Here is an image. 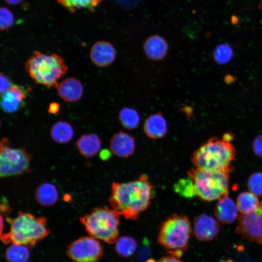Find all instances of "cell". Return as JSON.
I'll use <instances>...</instances> for the list:
<instances>
[{
	"label": "cell",
	"instance_id": "22",
	"mask_svg": "<svg viewBox=\"0 0 262 262\" xmlns=\"http://www.w3.org/2000/svg\"><path fill=\"white\" fill-rule=\"evenodd\" d=\"M260 202L256 195L251 192H243L240 193L236 201V205L239 213L246 214L255 211L259 206Z\"/></svg>",
	"mask_w": 262,
	"mask_h": 262
},
{
	"label": "cell",
	"instance_id": "37",
	"mask_svg": "<svg viewBox=\"0 0 262 262\" xmlns=\"http://www.w3.org/2000/svg\"><path fill=\"white\" fill-rule=\"evenodd\" d=\"M6 3L11 5H16L20 3L23 0H4Z\"/></svg>",
	"mask_w": 262,
	"mask_h": 262
},
{
	"label": "cell",
	"instance_id": "7",
	"mask_svg": "<svg viewBox=\"0 0 262 262\" xmlns=\"http://www.w3.org/2000/svg\"><path fill=\"white\" fill-rule=\"evenodd\" d=\"M119 216L113 209L98 207L81 217L80 221L91 237L111 244L117 239Z\"/></svg>",
	"mask_w": 262,
	"mask_h": 262
},
{
	"label": "cell",
	"instance_id": "15",
	"mask_svg": "<svg viewBox=\"0 0 262 262\" xmlns=\"http://www.w3.org/2000/svg\"><path fill=\"white\" fill-rule=\"evenodd\" d=\"M214 212L217 220L223 224L233 223L240 215L236 203L228 196L218 199Z\"/></svg>",
	"mask_w": 262,
	"mask_h": 262
},
{
	"label": "cell",
	"instance_id": "3",
	"mask_svg": "<svg viewBox=\"0 0 262 262\" xmlns=\"http://www.w3.org/2000/svg\"><path fill=\"white\" fill-rule=\"evenodd\" d=\"M236 155V150L230 142L213 137L194 152L191 160L197 169L230 173Z\"/></svg>",
	"mask_w": 262,
	"mask_h": 262
},
{
	"label": "cell",
	"instance_id": "21",
	"mask_svg": "<svg viewBox=\"0 0 262 262\" xmlns=\"http://www.w3.org/2000/svg\"><path fill=\"white\" fill-rule=\"evenodd\" d=\"M50 133L51 138L56 143L66 144L72 140L74 130L69 123L59 121L52 126Z\"/></svg>",
	"mask_w": 262,
	"mask_h": 262
},
{
	"label": "cell",
	"instance_id": "26",
	"mask_svg": "<svg viewBox=\"0 0 262 262\" xmlns=\"http://www.w3.org/2000/svg\"><path fill=\"white\" fill-rule=\"evenodd\" d=\"M115 249L120 256L127 258L131 256L137 248L136 241L130 236H122L116 241Z\"/></svg>",
	"mask_w": 262,
	"mask_h": 262
},
{
	"label": "cell",
	"instance_id": "2",
	"mask_svg": "<svg viewBox=\"0 0 262 262\" xmlns=\"http://www.w3.org/2000/svg\"><path fill=\"white\" fill-rule=\"evenodd\" d=\"M9 231L0 234L4 244H17L31 247L50 233L45 217H36L28 213L19 212L14 218H7Z\"/></svg>",
	"mask_w": 262,
	"mask_h": 262
},
{
	"label": "cell",
	"instance_id": "16",
	"mask_svg": "<svg viewBox=\"0 0 262 262\" xmlns=\"http://www.w3.org/2000/svg\"><path fill=\"white\" fill-rule=\"evenodd\" d=\"M135 147L133 137L123 131L114 134L110 141L111 150L115 155L120 157H127L132 155Z\"/></svg>",
	"mask_w": 262,
	"mask_h": 262
},
{
	"label": "cell",
	"instance_id": "1",
	"mask_svg": "<svg viewBox=\"0 0 262 262\" xmlns=\"http://www.w3.org/2000/svg\"><path fill=\"white\" fill-rule=\"evenodd\" d=\"M154 195L153 186L147 177L142 175L134 181L114 182L110 204L120 215L127 219L135 220L149 206Z\"/></svg>",
	"mask_w": 262,
	"mask_h": 262
},
{
	"label": "cell",
	"instance_id": "24",
	"mask_svg": "<svg viewBox=\"0 0 262 262\" xmlns=\"http://www.w3.org/2000/svg\"><path fill=\"white\" fill-rule=\"evenodd\" d=\"M103 0H57L71 13L80 9H87L93 12Z\"/></svg>",
	"mask_w": 262,
	"mask_h": 262
},
{
	"label": "cell",
	"instance_id": "4",
	"mask_svg": "<svg viewBox=\"0 0 262 262\" xmlns=\"http://www.w3.org/2000/svg\"><path fill=\"white\" fill-rule=\"evenodd\" d=\"M25 68L35 83L57 88L58 82L67 72L68 66L59 55H48L35 50L25 63Z\"/></svg>",
	"mask_w": 262,
	"mask_h": 262
},
{
	"label": "cell",
	"instance_id": "25",
	"mask_svg": "<svg viewBox=\"0 0 262 262\" xmlns=\"http://www.w3.org/2000/svg\"><path fill=\"white\" fill-rule=\"evenodd\" d=\"M29 247L17 244H12L5 252L8 262H28L30 252Z\"/></svg>",
	"mask_w": 262,
	"mask_h": 262
},
{
	"label": "cell",
	"instance_id": "13",
	"mask_svg": "<svg viewBox=\"0 0 262 262\" xmlns=\"http://www.w3.org/2000/svg\"><path fill=\"white\" fill-rule=\"evenodd\" d=\"M116 55V50L111 43L106 41H98L91 48L89 56L91 61L95 66L104 67L114 62Z\"/></svg>",
	"mask_w": 262,
	"mask_h": 262
},
{
	"label": "cell",
	"instance_id": "20",
	"mask_svg": "<svg viewBox=\"0 0 262 262\" xmlns=\"http://www.w3.org/2000/svg\"><path fill=\"white\" fill-rule=\"evenodd\" d=\"M59 193L56 186L52 183L45 182L40 184L35 192L37 202L44 206H50L57 201Z\"/></svg>",
	"mask_w": 262,
	"mask_h": 262
},
{
	"label": "cell",
	"instance_id": "5",
	"mask_svg": "<svg viewBox=\"0 0 262 262\" xmlns=\"http://www.w3.org/2000/svg\"><path fill=\"white\" fill-rule=\"evenodd\" d=\"M191 232V223L188 217L174 214L163 222L158 240L170 255L180 258L188 247Z\"/></svg>",
	"mask_w": 262,
	"mask_h": 262
},
{
	"label": "cell",
	"instance_id": "33",
	"mask_svg": "<svg viewBox=\"0 0 262 262\" xmlns=\"http://www.w3.org/2000/svg\"><path fill=\"white\" fill-rule=\"evenodd\" d=\"M60 109V104L56 102H52L49 104L48 112L50 114L57 115L59 114Z\"/></svg>",
	"mask_w": 262,
	"mask_h": 262
},
{
	"label": "cell",
	"instance_id": "35",
	"mask_svg": "<svg viewBox=\"0 0 262 262\" xmlns=\"http://www.w3.org/2000/svg\"><path fill=\"white\" fill-rule=\"evenodd\" d=\"M179 109L186 114L188 118H191L193 110L191 106L183 104L180 106Z\"/></svg>",
	"mask_w": 262,
	"mask_h": 262
},
{
	"label": "cell",
	"instance_id": "12",
	"mask_svg": "<svg viewBox=\"0 0 262 262\" xmlns=\"http://www.w3.org/2000/svg\"><path fill=\"white\" fill-rule=\"evenodd\" d=\"M28 91L23 86L13 85L1 94L0 107L6 113H13L19 110L26 104Z\"/></svg>",
	"mask_w": 262,
	"mask_h": 262
},
{
	"label": "cell",
	"instance_id": "28",
	"mask_svg": "<svg viewBox=\"0 0 262 262\" xmlns=\"http://www.w3.org/2000/svg\"><path fill=\"white\" fill-rule=\"evenodd\" d=\"M213 58L216 62L220 64L229 62L233 56L231 48L227 44L218 45L213 52Z\"/></svg>",
	"mask_w": 262,
	"mask_h": 262
},
{
	"label": "cell",
	"instance_id": "18",
	"mask_svg": "<svg viewBox=\"0 0 262 262\" xmlns=\"http://www.w3.org/2000/svg\"><path fill=\"white\" fill-rule=\"evenodd\" d=\"M168 49L166 41L158 35L149 36L143 45L145 55L148 58L153 61L163 60L166 56Z\"/></svg>",
	"mask_w": 262,
	"mask_h": 262
},
{
	"label": "cell",
	"instance_id": "6",
	"mask_svg": "<svg viewBox=\"0 0 262 262\" xmlns=\"http://www.w3.org/2000/svg\"><path fill=\"white\" fill-rule=\"evenodd\" d=\"M229 173L195 168L188 172V175L193 181L196 196L202 200L211 201L228 195Z\"/></svg>",
	"mask_w": 262,
	"mask_h": 262
},
{
	"label": "cell",
	"instance_id": "23",
	"mask_svg": "<svg viewBox=\"0 0 262 262\" xmlns=\"http://www.w3.org/2000/svg\"><path fill=\"white\" fill-rule=\"evenodd\" d=\"M118 120L123 128L133 130L138 127L140 122V117L135 109L131 107H124L119 112Z\"/></svg>",
	"mask_w": 262,
	"mask_h": 262
},
{
	"label": "cell",
	"instance_id": "30",
	"mask_svg": "<svg viewBox=\"0 0 262 262\" xmlns=\"http://www.w3.org/2000/svg\"><path fill=\"white\" fill-rule=\"evenodd\" d=\"M14 22V16L12 12L4 7L0 10V28L1 31L10 28Z\"/></svg>",
	"mask_w": 262,
	"mask_h": 262
},
{
	"label": "cell",
	"instance_id": "34",
	"mask_svg": "<svg viewBox=\"0 0 262 262\" xmlns=\"http://www.w3.org/2000/svg\"><path fill=\"white\" fill-rule=\"evenodd\" d=\"M158 262H183L179 257L169 255L161 258Z\"/></svg>",
	"mask_w": 262,
	"mask_h": 262
},
{
	"label": "cell",
	"instance_id": "38",
	"mask_svg": "<svg viewBox=\"0 0 262 262\" xmlns=\"http://www.w3.org/2000/svg\"><path fill=\"white\" fill-rule=\"evenodd\" d=\"M219 262H233V261L232 260H230V259H228L227 260H226V261H221Z\"/></svg>",
	"mask_w": 262,
	"mask_h": 262
},
{
	"label": "cell",
	"instance_id": "31",
	"mask_svg": "<svg viewBox=\"0 0 262 262\" xmlns=\"http://www.w3.org/2000/svg\"><path fill=\"white\" fill-rule=\"evenodd\" d=\"M0 94L7 91L14 85L9 78L2 72L0 74Z\"/></svg>",
	"mask_w": 262,
	"mask_h": 262
},
{
	"label": "cell",
	"instance_id": "32",
	"mask_svg": "<svg viewBox=\"0 0 262 262\" xmlns=\"http://www.w3.org/2000/svg\"><path fill=\"white\" fill-rule=\"evenodd\" d=\"M252 149L256 156L262 158V135H258L254 139Z\"/></svg>",
	"mask_w": 262,
	"mask_h": 262
},
{
	"label": "cell",
	"instance_id": "29",
	"mask_svg": "<svg viewBox=\"0 0 262 262\" xmlns=\"http://www.w3.org/2000/svg\"><path fill=\"white\" fill-rule=\"evenodd\" d=\"M247 187L250 192L257 196H262V172H257L250 176Z\"/></svg>",
	"mask_w": 262,
	"mask_h": 262
},
{
	"label": "cell",
	"instance_id": "27",
	"mask_svg": "<svg viewBox=\"0 0 262 262\" xmlns=\"http://www.w3.org/2000/svg\"><path fill=\"white\" fill-rule=\"evenodd\" d=\"M174 190L179 195L186 198L196 196L193 181L190 177L180 180L175 184Z\"/></svg>",
	"mask_w": 262,
	"mask_h": 262
},
{
	"label": "cell",
	"instance_id": "36",
	"mask_svg": "<svg viewBox=\"0 0 262 262\" xmlns=\"http://www.w3.org/2000/svg\"><path fill=\"white\" fill-rule=\"evenodd\" d=\"M222 139L227 141L230 142V141H231L233 139V135L230 133H227L225 134Z\"/></svg>",
	"mask_w": 262,
	"mask_h": 262
},
{
	"label": "cell",
	"instance_id": "10",
	"mask_svg": "<svg viewBox=\"0 0 262 262\" xmlns=\"http://www.w3.org/2000/svg\"><path fill=\"white\" fill-rule=\"evenodd\" d=\"M235 233L248 241L262 244V201L253 212L239 215Z\"/></svg>",
	"mask_w": 262,
	"mask_h": 262
},
{
	"label": "cell",
	"instance_id": "19",
	"mask_svg": "<svg viewBox=\"0 0 262 262\" xmlns=\"http://www.w3.org/2000/svg\"><path fill=\"white\" fill-rule=\"evenodd\" d=\"M77 147L80 153L85 158L96 155L101 147V142L98 135L94 133L82 135L77 141Z\"/></svg>",
	"mask_w": 262,
	"mask_h": 262
},
{
	"label": "cell",
	"instance_id": "8",
	"mask_svg": "<svg viewBox=\"0 0 262 262\" xmlns=\"http://www.w3.org/2000/svg\"><path fill=\"white\" fill-rule=\"evenodd\" d=\"M0 149L1 177L19 175L31 171V155L25 149L11 147L6 137L0 142Z\"/></svg>",
	"mask_w": 262,
	"mask_h": 262
},
{
	"label": "cell",
	"instance_id": "17",
	"mask_svg": "<svg viewBox=\"0 0 262 262\" xmlns=\"http://www.w3.org/2000/svg\"><path fill=\"white\" fill-rule=\"evenodd\" d=\"M143 130L145 134L150 139L162 138L167 132V121L161 113L152 114L145 120Z\"/></svg>",
	"mask_w": 262,
	"mask_h": 262
},
{
	"label": "cell",
	"instance_id": "14",
	"mask_svg": "<svg viewBox=\"0 0 262 262\" xmlns=\"http://www.w3.org/2000/svg\"><path fill=\"white\" fill-rule=\"evenodd\" d=\"M59 97L65 102H75L82 97L84 87L80 81L68 77L63 80L57 87Z\"/></svg>",
	"mask_w": 262,
	"mask_h": 262
},
{
	"label": "cell",
	"instance_id": "11",
	"mask_svg": "<svg viewBox=\"0 0 262 262\" xmlns=\"http://www.w3.org/2000/svg\"><path fill=\"white\" fill-rule=\"evenodd\" d=\"M194 233L201 241H211L219 234L220 225L215 219L206 214H201L194 220Z\"/></svg>",
	"mask_w": 262,
	"mask_h": 262
},
{
	"label": "cell",
	"instance_id": "9",
	"mask_svg": "<svg viewBox=\"0 0 262 262\" xmlns=\"http://www.w3.org/2000/svg\"><path fill=\"white\" fill-rule=\"evenodd\" d=\"M66 252L74 262H98L103 256V250L97 239L84 236L73 242Z\"/></svg>",
	"mask_w": 262,
	"mask_h": 262
}]
</instances>
